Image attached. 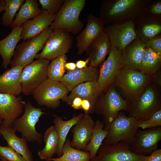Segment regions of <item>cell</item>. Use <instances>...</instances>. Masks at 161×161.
<instances>
[{"label": "cell", "instance_id": "6da1fadb", "mask_svg": "<svg viewBox=\"0 0 161 161\" xmlns=\"http://www.w3.org/2000/svg\"><path fill=\"white\" fill-rule=\"evenodd\" d=\"M152 0H103L99 18L105 24L133 21Z\"/></svg>", "mask_w": 161, "mask_h": 161}, {"label": "cell", "instance_id": "7a4b0ae2", "mask_svg": "<svg viewBox=\"0 0 161 161\" xmlns=\"http://www.w3.org/2000/svg\"><path fill=\"white\" fill-rule=\"evenodd\" d=\"M160 87L152 81L145 87L140 95L129 103L126 112L130 117L142 121L148 119L161 109Z\"/></svg>", "mask_w": 161, "mask_h": 161}, {"label": "cell", "instance_id": "3957f363", "mask_svg": "<svg viewBox=\"0 0 161 161\" xmlns=\"http://www.w3.org/2000/svg\"><path fill=\"white\" fill-rule=\"evenodd\" d=\"M141 122L133 117H127L119 112L112 122L104 126L108 133L103 143L114 145L123 141L131 145L134 141Z\"/></svg>", "mask_w": 161, "mask_h": 161}, {"label": "cell", "instance_id": "277c9868", "mask_svg": "<svg viewBox=\"0 0 161 161\" xmlns=\"http://www.w3.org/2000/svg\"><path fill=\"white\" fill-rule=\"evenodd\" d=\"M86 2L85 0H64L50 26L51 29L63 30L74 35L80 32L83 24L79 17Z\"/></svg>", "mask_w": 161, "mask_h": 161}, {"label": "cell", "instance_id": "5b68a950", "mask_svg": "<svg viewBox=\"0 0 161 161\" xmlns=\"http://www.w3.org/2000/svg\"><path fill=\"white\" fill-rule=\"evenodd\" d=\"M23 103L24 114L13 122L12 126L16 131L20 132L22 137L25 138L27 141L41 144L42 135L36 131L35 126L44 112L42 111V109L34 107L29 101H23Z\"/></svg>", "mask_w": 161, "mask_h": 161}, {"label": "cell", "instance_id": "8992f818", "mask_svg": "<svg viewBox=\"0 0 161 161\" xmlns=\"http://www.w3.org/2000/svg\"><path fill=\"white\" fill-rule=\"evenodd\" d=\"M129 103L117 92L114 86L111 85L106 92L101 95L95 108L94 112L103 117L105 126L112 122L121 111H126Z\"/></svg>", "mask_w": 161, "mask_h": 161}, {"label": "cell", "instance_id": "52a82bcc", "mask_svg": "<svg viewBox=\"0 0 161 161\" xmlns=\"http://www.w3.org/2000/svg\"><path fill=\"white\" fill-rule=\"evenodd\" d=\"M114 81L115 85L122 90L126 96V100L129 103L140 95L152 81V77L141 71L122 69Z\"/></svg>", "mask_w": 161, "mask_h": 161}, {"label": "cell", "instance_id": "ba28073f", "mask_svg": "<svg viewBox=\"0 0 161 161\" xmlns=\"http://www.w3.org/2000/svg\"><path fill=\"white\" fill-rule=\"evenodd\" d=\"M52 30L49 26L38 35L17 46L10 64L11 67H24L33 62L38 52L43 49Z\"/></svg>", "mask_w": 161, "mask_h": 161}, {"label": "cell", "instance_id": "9c48e42d", "mask_svg": "<svg viewBox=\"0 0 161 161\" xmlns=\"http://www.w3.org/2000/svg\"><path fill=\"white\" fill-rule=\"evenodd\" d=\"M68 92L60 82L48 78L32 94L39 105L55 109L59 107L60 100L64 101L66 98Z\"/></svg>", "mask_w": 161, "mask_h": 161}, {"label": "cell", "instance_id": "30bf717a", "mask_svg": "<svg viewBox=\"0 0 161 161\" xmlns=\"http://www.w3.org/2000/svg\"><path fill=\"white\" fill-rule=\"evenodd\" d=\"M49 61L37 59L26 66L23 69L21 77L22 93L26 96L34 91L48 79L47 70Z\"/></svg>", "mask_w": 161, "mask_h": 161}, {"label": "cell", "instance_id": "8fae6325", "mask_svg": "<svg viewBox=\"0 0 161 161\" xmlns=\"http://www.w3.org/2000/svg\"><path fill=\"white\" fill-rule=\"evenodd\" d=\"M72 42L70 32L61 29L52 30L42 52L37 54L35 58L37 60L44 59L50 61L66 55L71 49Z\"/></svg>", "mask_w": 161, "mask_h": 161}, {"label": "cell", "instance_id": "7c38bea8", "mask_svg": "<svg viewBox=\"0 0 161 161\" xmlns=\"http://www.w3.org/2000/svg\"><path fill=\"white\" fill-rule=\"evenodd\" d=\"M129 146L123 141L114 145L103 143L95 157L90 161H145L148 156L133 152Z\"/></svg>", "mask_w": 161, "mask_h": 161}, {"label": "cell", "instance_id": "4fadbf2b", "mask_svg": "<svg viewBox=\"0 0 161 161\" xmlns=\"http://www.w3.org/2000/svg\"><path fill=\"white\" fill-rule=\"evenodd\" d=\"M122 52L123 50L111 46L108 57L99 70L97 82L102 92L112 84L122 69L121 63Z\"/></svg>", "mask_w": 161, "mask_h": 161}, {"label": "cell", "instance_id": "5bb4252c", "mask_svg": "<svg viewBox=\"0 0 161 161\" xmlns=\"http://www.w3.org/2000/svg\"><path fill=\"white\" fill-rule=\"evenodd\" d=\"M104 32L107 35L111 46L123 50L137 37L133 21L108 24L105 27Z\"/></svg>", "mask_w": 161, "mask_h": 161}, {"label": "cell", "instance_id": "9a60e30c", "mask_svg": "<svg viewBox=\"0 0 161 161\" xmlns=\"http://www.w3.org/2000/svg\"><path fill=\"white\" fill-rule=\"evenodd\" d=\"M161 140L160 126L140 130L138 129L134 142L129 146L130 150L137 154L146 156L158 149Z\"/></svg>", "mask_w": 161, "mask_h": 161}, {"label": "cell", "instance_id": "2e32d148", "mask_svg": "<svg viewBox=\"0 0 161 161\" xmlns=\"http://www.w3.org/2000/svg\"><path fill=\"white\" fill-rule=\"evenodd\" d=\"M105 24L99 18L90 14L86 26L76 38L77 54L82 55L93 41L104 31Z\"/></svg>", "mask_w": 161, "mask_h": 161}, {"label": "cell", "instance_id": "e0dca14e", "mask_svg": "<svg viewBox=\"0 0 161 161\" xmlns=\"http://www.w3.org/2000/svg\"><path fill=\"white\" fill-rule=\"evenodd\" d=\"M23 101L21 96L0 93V118L3 120L2 124L12 126L13 122L23 112Z\"/></svg>", "mask_w": 161, "mask_h": 161}, {"label": "cell", "instance_id": "ac0fdd59", "mask_svg": "<svg viewBox=\"0 0 161 161\" xmlns=\"http://www.w3.org/2000/svg\"><path fill=\"white\" fill-rule=\"evenodd\" d=\"M95 122L89 114L84 113L81 118L72 128V147L85 151L90 141Z\"/></svg>", "mask_w": 161, "mask_h": 161}, {"label": "cell", "instance_id": "d6986e66", "mask_svg": "<svg viewBox=\"0 0 161 161\" xmlns=\"http://www.w3.org/2000/svg\"><path fill=\"white\" fill-rule=\"evenodd\" d=\"M145 44L137 37L123 50L121 63L122 69L140 71Z\"/></svg>", "mask_w": 161, "mask_h": 161}, {"label": "cell", "instance_id": "ffe728a7", "mask_svg": "<svg viewBox=\"0 0 161 161\" xmlns=\"http://www.w3.org/2000/svg\"><path fill=\"white\" fill-rule=\"evenodd\" d=\"M56 15L42 10L39 15L32 19L25 21L21 25V39L25 41L38 35L51 25L55 20Z\"/></svg>", "mask_w": 161, "mask_h": 161}, {"label": "cell", "instance_id": "44dd1931", "mask_svg": "<svg viewBox=\"0 0 161 161\" xmlns=\"http://www.w3.org/2000/svg\"><path fill=\"white\" fill-rule=\"evenodd\" d=\"M133 21L137 37L145 44L150 38L161 33V18L139 15Z\"/></svg>", "mask_w": 161, "mask_h": 161}, {"label": "cell", "instance_id": "7402d4cb", "mask_svg": "<svg viewBox=\"0 0 161 161\" xmlns=\"http://www.w3.org/2000/svg\"><path fill=\"white\" fill-rule=\"evenodd\" d=\"M102 92L97 81H87L80 83L73 88L64 101L71 105L73 99L76 97L87 100L90 103L94 112L96 103Z\"/></svg>", "mask_w": 161, "mask_h": 161}, {"label": "cell", "instance_id": "603a6c76", "mask_svg": "<svg viewBox=\"0 0 161 161\" xmlns=\"http://www.w3.org/2000/svg\"><path fill=\"white\" fill-rule=\"evenodd\" d=\"M99 75V70L97 68L89 66L86 68L76 69L68 71L64 75L60 82L68 91H71L75 87L82 83L97 81Z\"/></svg>", "mask_w": 161, "mask_h": 161}, {"label": "cell", "instance_id": "cb8c5ba5", "mask_svg": "<svg viewBox=\"0 0 161 161\" xmlns=\"http://www.w3.org/2000/svg\"><path fill=\"white\" fill-rule=\"evenodd\" d=\"M24 68L11 67L0 75V93L18 96L22 93L21 77Z\"/></svg>", "mask_w": 161, "mask_h": 161}, {"label": "cell", "instance_id": "d4e9b609", "mask_svg": "<svg viewBox=\"0 0 161 161\" xmlns=\"http://www.w3.org/2000/svg\"><path fill=\"white\" fill-rule=\"evenodd\" d=\"M111 45L108 37L104 32L93 41L86 50L90 62V66L97 68L109 54Z\"/></svg>", "mask_w": 161, "mask_h": 161}, {"label": "cell", "instance_id": "484cf974", "mask_svg": "<svg viewBox=\"0 0 161 161\" xmlns=\"http://www.w3.org/2000/svg\"><path fill=\"white\" fill-rule=\"evenodd\" d=\"M1 130L3 138L8 145L21 154L27 161H33L32 152L29 149L27 140L24 137L19 138L16 134V131L12 126L1 124Z\"/></svg>", "mask_w": 161, "mask_h": 161}, {"label": "cell", "instance_id": "4316f807", "mask_svg": "<svg viewBox=\"0 0 161 161\" xmlns=\"http://www.w3.org/2000/svg\"><path fill=\"white\" fill-rule=\"evenodd\" d=\"M22 25L13 28L5 38L0 40V55L2 59V65L7 68L10 64L18 42L21 39Z\"/></svg>", "mask_w": 161, "mask_h": 161}, {"label": "cell", "instance_id": "83f0119b", "mask_svg": "<svg viewBox=\"0 0 161 161\" xmlns=\"http://www.w3.org/2000/svg\"><path fill=\"white\" fill-rule=\"evenodd\" d=\"M83 115L80 114L74 115L70 119L63 120L60 116L55 115L53 122L56 130L59 139V144L56 154L58 157L62 154V149L69 131L72 126L77 123Z\"/></svg>", "mask_w": 161, "mask_h": 161}, {"label": "cell", "instance_id": "f1b7e54d", "mask_svg": "<svg viewBox=\"0 0 161 161\" xmlns=\"http://www.w3.org/2000/svg\"><path fill=\"white\" fill-rule=\"evenodd\" d=\"M44 148L38 153L41 160L46 161L52 158L57 151L59 144V139L55 127L52 125L48 128L44 135Z\"/></svg>", "mask_w": 161, "mask_h": 161}, {"label": "cell", "instance_id": "f546056e", "mask_svg": "<svg viewBox=\"0 0 161 161\" xmlns=\"http://www.w3.org/2000/svg\"><path fill=\"white\" fill-rule=\"evenodd\" d=\"M42 10L39 7V3L37 0H26L21 6L15 16L10 27L13 28L21 25L28 19L34 18L39 15Z\"/></svg>", "mask_w": 161, "mask_h": 161}, {"label": "cell", "instance_id": "4dcf8cb0", "mask_svg": "<svg viewBox=\"0 0 161 161\" xmlns=\"http://www.w3.org/2000/svg\"><path fill=\"white\" fill-rule=\"evenodd\" d=\"M108 133V131L104 129V125L102 121L97 120L95 122L90 141L85 150V151L90 153L91 160L96 156Z\"/></svg>", "mask_w": 161, "mask_h": 161}, {"label": "cell", "instance_id": "1f68e13d", "mask_svg": "<svg viewBox=\"0 0 161 161\" xmlns=\"http://www.w3.org/2000/svg\"><path fill=\"white\" fill-rule=\"evenodd\" d=\"M161 67V55L145 46L140 71L147 75L151 76L160 69Z\"/></svg>", "mask_w": 161, "mask_h": 161}, {"label": "cell", "instance_id": "d6a6232c", "mask_svg": "<svg viewBox=\"0 0 161 161\" xmlns=\"http://www.w3.org/2000/svg\"><path fill=\"white\" fill-rule=\"evenodd\" d=\"M91 157L87 151L77 149L71 146L70 140L66 139L62 149V154L47 161H90Z\"/></svg>", "mask_w": 161, "mask_h": 161}, {"label": "cell", "instance_id": "836d02e7", "mask_svg": "<svg viewBox=\"0 0 161 161\" xmlns=\"http://www.w3.org/2000/svg\"><path fill=\"white\" fill-rule=\"evenodd\" d=\"M67 59V56L64 55L52 60L47 68L48 79L60 82L65 75L66 69L65 65L66 63Z\"/></svg>", "mask_w": 161, "mask_h": 161}, {"label": "cell", "instance_id": "e575fe53", "mask_svg": "<svg viewBox=\"0 0 161 161\" xmlns=\"http://www.w3.org/2000/svg\"><path fill=\"white\" fill-rule=\"evenodd\" d=\"M5 9L2 15L1 20L4 25L8 27L10 26L19 8L23 4L24 0H4Z\"/></svg>", "mask_w": 161, "mask_h": 161}, {"label": "cell", "instance_id": "d590c367", "mask_svg": "<svg viewBox=\"0 0 161 161\" xmlns=\"http://www.w3.org/2000/svg\"><path fill=\"white\" fill-rule=\"evenodd\" d=\"M139 15L150 17L161 18V1L152 0L142 10Z\"/></svg>", "mask_w": 161, "mask_h": 161}, {"label": "cell", "instance_id": "8d00e7d4", "mask_svg": "<svg viewBox=\"0 0 161 161\" xmlns=\"http://www.w3.org/2000/svg\"><path fill=\"white\" fill-rule=\"evenodd\" d=\"M64 0H39L41 9L49 14L56 15L61 7Z\"/></svg>", "mask_w": 161, "mask_h": 161}, {"label": "cell", "instance_id": "74e56055", "mask_svg": "<svg viewBox=\"0 0 161 161\" xmlns=\"http://www.w3.org/2000/svg\"><path fill=\"white\" fill-rule=\"evenodd\" d=\"M161 126V109L154 113L148 119L140 122L139 128L143 129Z\"/></svg>", "mask_w": 161, "mask_h": 161}, {"label": "cell", "instance_id": "f35d334b", "mask_svg": "<svg viewBox=\"0 0 161 161\" xmlns=\"http://www.w3.org/2000/svg\"><path fill=\"white\" fill-rule=\"evenodd\" d=\"M0 156L7 161H27L21 154L8 145L0 146Z\"/></svg>", "mask_w": 161, "mask_h": 161}, {"label": "cell", "instance_id": "ab89813d", "mask_svg": "<svg viewBox=\"0 0 161 161\" xmlns=\"http://www.w3.org/2000/svg\"><path fill=\"white\" fill-rule=\"evenodd\" d=\"M145 45L157 54L161 55V33L150 38Z\"/></svg>", "mask_w": 161, "mask_h": 161}, {"label": "cell", "instance_id": "60d3db41", "mask_svg": "<svg viewBox=\"0 0 161 161\" xmlns=\"http://www.w3.org/2000/svg\"><path fill=\"white\" fill-rule=\"evenodd\" d=\"M145 161H161V149H157L153 151Z\"/></svg>", "mask_w": 161, "mask_h": 161}, {"label": "cell", "instance_id": "b9f144b4", "mask_svg": "<svg viewBox=\"0 0 161 161\" xmlns=\"http://www.w3.org/2000/svg\"><path fill=\"white\" fill-rule=\"evenodd\" d=\"M81 109L83 110L85 114H89L94 112L90 103L87 100H82Z\"/></svg>", "mask_w": 161, "mask_h": 161}, {"label": "cell", "instance_id": "7bdbcfd3", "mask_svg": "<svg viewBox=\"0 0 161 161\" xmlns=\"http://www.w3.org/2000/svg\"><path fill=\"white\" fill-rule=\"evenodd\" d=\"M152 82L160 88L161 87V71L160 69L151 76Z\"/></svg>", "mask_w": 161, "mask_h": 161}, {"label": "cell", "instance_id": "ee69618b", "mask_svg": "<svg viewBox=\"0 0 161 161\" xmlns=\"http://www.w3.org/2000/svg\"><path fill=\"white\" fill-rule=\"evenodd\" d=\"M82 100L80 98L76 97L72 101L71 106L75 110H79L81 109Z\"/></svg>", "mask_w": 161, "mask_h": 161}, {"label": "cell", "instance_id": "f6af8a7d", "mask_svg": "<svg viewBox=\"0 0 161 161\" xmlns=\"http://www.w3.org/2000/svg\"><path fill=\"white\" fill-rule=\"evenodd\" d=\"M89 60L88 58H87L85 61L80 60L77 61L75 64L77 69H81L86 68L88 67L87 65L89 63Z\"/></svg>", "mask_w": 161, "mask_h": 161}, {"label": "cell", "instance_id": "bcb514c9", "mask_svg": "<svg viewBox=\"0 0 161 161\" xmlns=\"http://www.w3.org/2000/svg\"><path fill=\"white\" fill-rule=\"evenodd\" d=\"M65 67L68 71H72L77 69L76 64L73 62H66L65 64Z\"/></svg>", "mask_w": 161, "mask_h": 161}, {"label": "cell", "instance_id": "7dc6e473", "mask_svg": "<svg viewBox=\"0 0 161 161\" xmlns=\"http://www.w3.org/2000/svg\"><path fill=\"white\" fill-rule=\"evenodd\" d=\"M5 9V2L4 0H0V12L4 11Z\"/></svg>", "mask_w": 161, "mask_h": 161}, {"label": "cell", "instance_id": "c3c4849f", "mask_svg": "<svg viewBox=\"0 0 161 161\" xmlns=\"http://www.w3.org/2000/svg\"><path fill=\"white\" fill-rule=\"evenodd\" d=\"M3 120L2 119L0 118V137L2 136L1 130V126Z\"/></svg>", "mask_w": 161, "mask_h": 161}, {"label": "cell", "instance_id": "681fc988", "mask_svg": "<svg viewBox=\"0 0 161 161\" xmlns=\"http://www.w3.org/2000/svg\"><path fill=\"white\" fill-rule=\"evenodd\" d=\"M0 158L1 159V161H7V160H6L5 159H4V158H3V157L1 156H0Z\"/></svg>", "mask_w": 161, "mask_h": 161}]
</instances>
